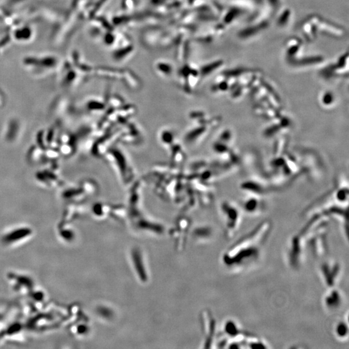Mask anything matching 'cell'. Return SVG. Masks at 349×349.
Wrapping results in <instances>:
<instances>
[{"label": "cell", "instance_id": "277c9868", "mask_svg": "<svg viewBox=\"0 0 349 349\" xmlns=\"http://www.w3.org/2000/svg\"><path fill=\"white\" fill-rule=\"evenodd\" d=\"M342 303V297L340 293L337 290H330L325 295L324 304L325 307L330 311L338 309Z\"/></svg>", "mask_w": 349, "mask_h": 349}, {"label": "cell", "instance_id": "8992f818", "mask_svg": "<svg viewBox=\"0 0 349 349\" xmlns=\"http://www.w3.org/2000/svg\"><path fill=\"white\" fill-rule=\"evenodd\" d=\"M334 332L339 339L346 338L348 336L347 323L344 322L338 323L335 327Z\"/></svg>", "mask_w": 349, "mask_h": 349}, {"label": "cell", "instance_id": "6da1fadb", "mask_svg": "<svg viewBox=\"0 0 349 349\" xmlns=\"http://www.w3.org/2000/svg\"><path fill=\"white\" fill-rule=\"evenodd\" d=\"M270 222H263L243 237L224 254V261L230 270L239 272L256 263L270 232Z\"/></svg>", "mask_w": 349, "mask_h": 349}, {"label": "cell", "instance_id": "3957f363", "mask_svg": "<svg viewBox=\"0 0 349 349\" xmlns=\"http://www.w3.org/2000/svg\"><path fill=\"white\" fill-rule=\"evenodd\" d=\"M340 273V266L335 261L325 262L321 266V274L325 284L332 287L336 283Z\"/></svg>", "mask_w": 349, "mask_h": 349}, {"label": "cell", "instance_id": "52a82bcc", "mask_svg": "<svg viewBox=\"0 0 349 349\" xmlns=\"http://www.w3.org/2000/svg\"><path fill=\"white\" fill-rule=\"evenodd\" d=\"M322 102L323 105H324L325 107H328V105L333 104L334 102V97L331 93H325L322 98Z\"/></svg>", "mask_w": 349, "mask_h": 349}, {"label": "cell", "instance_id": "7a4b0ae2", "mask_svg": "<svg viewBox=\"0 0 349 349\" xmlns=\"http://www.w3.org/2000/svg\"><path fill=\"white\" fill-rule=\"evenodd\" d=\"M223 211L226 217V232L229 238H232L238 231L241 224L240 211L231 204L224 203Z\"/></svg>", "mask_w": 349, "mask_h": 349}, {"label": "cell", "instance_id": "5b68a950", "mask_svg": "<svg viewBox=\"0 0 349 349\" xmlns=\"http://www.w3.org/2000/svg\"><path fill=\"white\" fill-rule=\"evenodd\" d=\"M243 209L249 214H256L263 210L261 201L255 198L245 199L243 203Z\"/></svg>", "mask_w": 349, "mask_h": 349}]
</instances>
